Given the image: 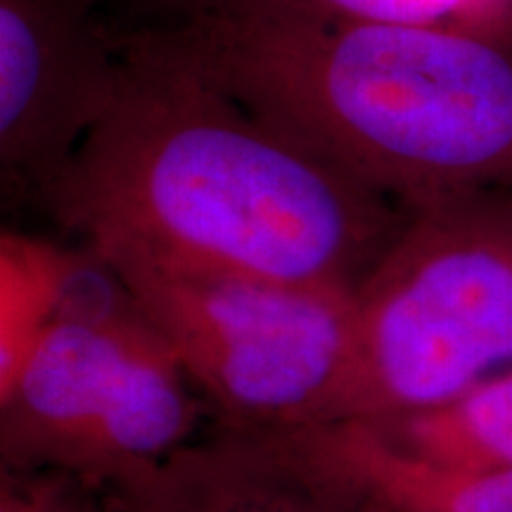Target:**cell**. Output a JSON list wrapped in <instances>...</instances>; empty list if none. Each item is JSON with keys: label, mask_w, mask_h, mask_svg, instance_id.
<instances>
[{"label": "cell", "mask_w": 512, "mask_h": 512, "mask_svg": "<svg viewBox=\"0 0 512 512\" xmlns=\"http://www.w3.org/2000/svg\"><path fill=\"white\" fill-rule=\"evenodd\" d=\"M117 27V24H114ZM110 105L38 209L86 249L354 292L406 204L117 27Z\"/></svg>", "instance_id": "cell-1"}, {"label": "cell", "mask_w": 512, "mask_h": 512, "mask_svg": "<svg viewBox=\"0 0 512 512\" xmlns=\"http://www.w3.org/2000/svg\"><path fill=\"white\" fill-rule=\"evenodd\" d=\"M145 3L128 31L392 200L512 188V29Z\"/></svg>", "instance_id": "cell-2"}, {"label": "cell", "mask_w": 512, "mask_h": 512, "mask_svg": "<svg viewBox=\"0 0 512 512\" xmlns=\"http://www.w3.org/2000/svg\"><path fill=\"white\" fill-rule=\"evenodd\" d=\"M351 309V366L328 425L425 411L512 368V188L411 204Z\"/></svg>", "instance_id": "cell-3"}, {"label": "cell", "mask_w": 512, "mask_h": 512, "mask_svg": "<svg viewBox=\"0 0 512 512\" xmlns=\"http://www.w3.org/2000/svg\"><path fill=\"white\" fill-rule=\"evenodd\" d=\"M76 252L60 309L0 392V467H62L119 491L195 439L211 411L110 268Z\"/></svg>", "instance_id": "cell-4"}, {"label": "cell", "mask_w": 512, "mask_h": 512, "mask_svg": "<svg viewBox=\"0 0 512 512\" xmlns=\"http://www.w3.org/2000/svg\"><path fill=\"white\" fill-rule=\"evenodd\" d=\"M88 252L166 339L211 420L294 430L335 418L351 366L354 292L273 283L128 249Z\"/></svg>", "instance_id": "cell-5"}, {"label": "cell", "mask_w": 512, "mask_h": 512, "mask_svg": "<svg viewBox=\"0 0 512 512\" xmlns=\"http://www.w3.org/2000/svg\"><path fill=\"white\" fill-rule=\"evenodd\" d=\"M102 0H0V185L38 207L110 105L121 46Z\"/></svg>", "instance_id": "cell-6"}, {"label": "cell", "mask_w": 512, "mask_h": 512, "mask_svg": "<svg viewBox=\"0 0 512 512\" xmlns=\"http://www.w3.org/2000/svg\"><path fill=\"white\" fill-rule=\"evenodd\" d=\"M112 494L121 512H389L294 430L214 420L157 470Z\"/></svg>", "instance_id": "cell-7"}, {"label": "cell", "mask_w": 512, "mask_h": 512, "mask_svg": "<svg viewBox=\"0 0 512 512\" xmlns=\"http://www.w3.org/2000/svg\"><path fill=\"white\" fill-rule=\"evenodd\" d=\"M389 512H512V470L453 472L389 451L356 422L294 427Z\"/></svg>", "instance_id": "cell-8"}, {"label": "cell", "mask_w": 512, "mask_h": 512, "mask_svg": "<svg viewBox=\"0 0 512 512\" xmlns=\"http://www.w3.org/2000/svg\"><path fill=\"white\" fill-rule=\"evenodd\" d=\"M349 422L389 451L439 470H512V368L425 411Z\"/></svg>", "instance_id": "cell-9"}, {"label": "cell", "mask_w": 512, "mask_h": 512, "mask_svg": "<svg viewBox=\"0 0 512 512\" xmlns=\"http://www.w3.org/2000/svg\"><path fill=\"white\" fill-rule=\"evenodd\" d=\"M76 254L3 233L0 247V392L10 387L60 309Z\"/></svg>", "instance_id": "cell-10"}, {"label": "cell", "mask_w": 512, "mask_h": 512, "mask_svg": "<svg viewBox=\"0 0 512 512\" xmlns=\"http://www.w3.org/2000/svg\"><path fill=\"white\" fill-rule=\"evenodd\" d=\"M347 19L512 29V0H275Z\"/></svg>", "instance_id": "cell-11"}, {"label": "cell", "mask_w": 512, "mask_h": 512, "mask_svg": "<svg viewBox=\"0 0 512 512\" xmlns=\"http://www.w3.org/2000/svg\"><path fill=\"white\" fill-rule=\"evenodd\" d=\"M0 512H121L112 489L62 467H0Z\"/></svg>", "instance_id": "cell-12"}]
</instances>
